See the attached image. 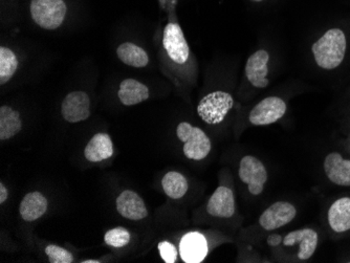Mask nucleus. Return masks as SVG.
<instances>
[{"mask_svg": "<svg viewBox=\"0 0 350 263\" xmlns=\"http://www.w3.org/2000/svg\"><path fill=\"white\" fill-rule=\"evenodd\" d=\"M347 39L341 29L334 27L312 44V53L317 66L326 70L339 68L345 58Z\"/></svg>", "mask_w": 350, "mask_h": 263, "instance_id": "f257e3e1", "label": "nucleus"}, {"mask_svg": "<svg viewBox=\"0 0 350 263\" xmlns=\"http://www.w3.org/2000/svg\"><path fill=\"white\" fill-rule=\"evenodd\" d=\"M176 135L180 142L184 143L183 152L189 160H204L211 151L209 137L202 129L192 126L190 123L182 122L178 124Z\"/></svg>", "mask_w": 350, "mask_h": 263, "instance_id": "f03ea898", "label": "nucleus"}, {"mask_svg": "<svg viewBox=\"0 0 350 263\" xmlns=\"http://www.w3.org/2000/svg\"><path fill=\"white\" fill-rule=\"evenodd\" d=\"M29 9L34 23L50 31L61 27L68 12L64 0H31Z\"/></svg>", "mask_w": 350, "mask_h": 263, "instance_id": "7ed1b4c3", "label": "nucleus"}, {"mask_svg": "<svg viewBox=\"0 0 350 263\" xmlns=\"http://www.w3.org/2000/svg\"><path fill=\"white\" fill-rule=\"evenodd\" d=\"M234 105L231 94L222 90L210 92L198 105V113L204 123L216 125L221 123Z\"/></svg>", "mask_w": 350, "mask_h": 263, "instance_id": "20e7f679", "label": "nucleus"}, {"mask_svg": "<svg viewBox=\"0 0 350 263\" xmlns=\"http://www.w3.org/2000/svg\"><path fill=\"white\" fill-rule=\"evenodd\" d=\"M288 106L284 100L272 96L254 106L249 115V121L254 126H265L276 123L284 117Z\"/></svg>", "mask_w": 350, "mask_h": 263, "instance_id": "39448f33", "label": "nucleus"}, {"mask_svg": "<svg viewBox=\"0 0 350 263\" xmlns=\"http://www.w3.org/2000/svg\"><path fill=\"white\" fill-rule=\"evenodd\" d=\"M163 45L169 58L174 64L183 66L189 60L190 49L182 27L178 23H169L165 27Z\"/></svg>", "mask_w": 350, "mask_h": 263, "instance_id": "423d86ee", "label": "nucleus"}, {"mask_svg": "<svg viewBox=\"0 0 350 263\" xmlns=\"http://www.w3.org/2000/svg\"><path fill=\"white\" fill-rule=\"evenodd\" d=\"M238 174L241 182L247 184L250 193L253 195L262 193L267 182V171L260 160L252 156L241 158Z\"/></svg>", "mask_w": 350, "mask_h": 263, "instance_id": "0eeeda50", "label": "nucleus"}, {"mask_svg": "<svg viewBox=\"0 0 350 263\" xmlns=\"http://www.w3.org/2000/svg\"><path fill=\"white\" fill-rule=\"evenodd\" d=\"M296 215L297 210L293 204L277 202L261 214L259 223L267 231H274L292 223Z\"/></svg>", "mask_w": 350, "mask_h": 263, "instance_id": "6e6552de", "label": "nucleus"}, {"mask_svg": "<svg viewBox=\"0 0 350 263\" xmlns=\"http://www.w3.org/2000/svg\"><path fill=\"white\" fill-rule=\"evenodd\" d=\"M63 119L70 123L85 121L90 115V99L84 92H72L62 102Z\"/></svg>", "mask_w": 350, "mask_h": 263, "instance_id": "1a4fd4ad", "label": "nucleus"}, {"mask_svg": "<svg viewBox=\"0 0 350 263\" xmlns=\"http://www.w3.org/2000/svg\"><path fill=\"white\" fill-rule=\"evenodd\" d=\"M319 243V235L314 230L306 227V229L296 230L291 232L283 238V245L285 247L298 245V258L300 260H308L317 251Z\"/></svg>", "mask_w": 350, "mask_h": 263, "instance_id": "9d476101", "label": "nucleus"}, {"mask_svg": "<svg viewBox=\"0 0 350 263\" xmlns=\"http://www.w3.org/2000/svg\"><path fill=\"white\" fill-rule=\"evenodd\" d=\"M269 54L265 50H259L252 54L245 64V76L250 83L257 88L269 86Z\"/></svg>", "mask_w": 350, "mask_h": 263, "instance_id": "9b49d317", "label": "nucleus"}, {"mask_svg": "<svg viewBox=\"0 0 350 263\" xmlns=\"http://www.w3.org/2000/svg\"><path fill=\"white\" fill-rule=\"evenodd\" d=\"M323 168L332 184L350 187V160L344 158L339 152H330L324 158Z\"/></svg>", "mask_w": 350, "mask_h": 263, "instance_id": "f8f14e48", "label": "nucleus"}, {"mask_svg": "<svg viewBox=\"0 0 350 263\" xmlns=\"http://www.w3.org/2000/svg\"><path fill=\"white\" fill-rule=\"evenodd\" d=\"M206 211L214 217H232L235 213V198L233 191L225 186L218 187L208 202Z\"/></svg>", "mask_w": 350, "mask_h": 263, "instance_id": "ddd939ff", "label": "nucleus"}, {"mask_svg": "<svg viewBox=\"0 0 350 263\" xmlns=\"http://www.w3.org/2000/svg\"><path fill=\"white\" fill-rule=\"evenodd\" d=\"M180 253L185 262H202L208 253L206 238L198 232L188 233L180 241Z\"/></svg>", "mask_w": 350, "mask_h": 263, "instance_id": "4468645a", "label": "nucleus"}, {"mask_svg": "<svg viewBox=\"0 0 350 263\" xmlns=\"http://www.w3.org/2000/svg\"><path fill=\"white\" fill-rule=\"evenodd\" d=\"M117 210L123 217L131 221H139L148 215L144 200L139 194L126 190L117 198Z\"/></svg>", "mask_w": 350, "mask_h": 263, "instance_id": "2eb2a0df", "label": "nucleus"}, {"mask_svg": "<svg viewBox=\"0 0 350 263\" xmlns=\"http://www.w3.org/2000/svg\"><path fill=\"white\" fill-rule=\"evenodd\" d=\"M328 223L336 233H345L350 230V197L335 200L328 209Z\"/></svg>", "mask_w": 350, "mask_h": 263, "instance_id": "dca6fc26", "label": "nucleus"}, {"mask_svg": "<svg viewBox=\"0 0 350 263\" xmlns=\"http://www.w3.org/2000/svg\"><path fill=\"white\" fill-rule=\"evenodd\" d=\"M113 154V141L106 133L94 135L84 150V156L90 162L97 163L111 158Z\"/></svg>", "mask_w": 350, "mask_h": 263, "instance_id": "f3484780", "label": "nucleus"}, {"mask_svg": "<svg viewBox=\"0 0 350 263\" xmlns=\"http://www.w3.org/2000/svg\"><path fill=\"white\" fill-rule=\"evenodd\" d=\"M120 101L126 106H133L146 101L149 98V89L145 84L135 79H125L120 85Z\"/></svg>", "mask_w": 350, "mask_h": 263, "instance_id": "a211bd4d", "label": "nucleus"}, {"mask_svg": "<svg viewBox=\"0 0 350 263\" xmlns=\"http://www.w3.org/2000/svg\"><path fill=\"white\" fill-rule=\"evenodd\" d=\"M49 203L40 192H31L23 197L19 208L21 217L27 221H34L40 219L46 212Z\"/></svg>", "mask_w": 350, "mask_h": 263, "instance_id": "6ab92c4d", "label": "nucleus"}, {"mask_svg": "<svg viewBox=\"0 0 350 263\" xmlns=\"http://www.w3.org/2000/svg\"><path fill=\"white\" fill-rule=\"evenodd\" d=\"M117 55L124 64L133 68H145L149 64L147 53L135 43H122L118 48Z\"/></svg>", "mask_w": 350, "mask_h": 263, "instance_id": "aec40b11", "label": "nucleus"}, {"mask_svg": "<svg viewBox=\"0 0 350 263\" xmlns=\"http://www.w3.org/2000/svg\"><path fill=\"white\" fill-rule=\"evenodd\" d=\"M23 128V122L18 111L10 106L0 108V140H9Z\"/></svg>", "mask_w": 350, "mask_h": 263, "instance_id": "412c9836", "label": "nucleus"}, {"mask_svg": "<svg viewBox=\"0 0 350 263\" xmlns=\"http://www.w3.org/2000/svg\"><path fill=\"white\" fill-rule=\"evenodd\" d=\"M163 189L172 199H180L188 191V180L180 172L170 171L163 178Z\"/></svg>", "mask_w": 350, "mask_h": 263, "instance_id": "4be33fe9", "label": "nucleus"}, {"mask_svg": "<svg viewBox=\"0 0 350 263\" xmlns=\"http://www.w3.org/2000/svg\"><path fill=\"white\" fill-rule=\"evenodd\" d=\"M18 68V60L13 51L1 46L0 48V84L7 83L15 74Z\"/></svg>", "mask_w": 350, "mask_h": 263, "instance_id": "5701e85b", "label": "nucleus"}, {"mask_svg": "<svg viewBox=\"0 0 350 263\" xmlns=\"http://www.w3.org/2000/svg\"><path fill=\"white\" fill-rule=\"evenodd\" d=\"M104 241L110 247H123L131 241V233L124 227H115L107 231Z\"/></svg>", "mask_w": 350, "mask_h": 263, "instance_id": "b1692460", "label": "nucleus"}, {"mask_svg": "<svg viewBox=\"0 0 350 263\" xmlns=\"http://www.w3.org/2000/svg\"><path fill=\"white\" fill-rule=\"evenodd\" d=\"M47 257L51 263H70L74 260V257L68 251L58 245H51L45 249Z\"/></svg>", "mask_w": 350, "mask_h": 263, "instance_id": "393cba45", "label": "nucleus"}, {"mask_svg": "<svg viewBox=\"0 0 350 263\" xmlns=\"http://www.w3.org/2000/svg\"><path fill=\"white\" fill-rule=\"evenodd\" d=\"M159 251H160L163 260L166 263H174L178 259L176 247L168 241H162L159 243Z\"/></svg>", "mask_w": 350, "mask_h": 263, "instance_id": "a878e982", "label": "nucleus"}, {"mask_svg": "<svg viewBox=\"0 0 350 263\" xmlns=\"http://www.w3.org/2000/svg\"><path fill=\"white\" fill-rule=\"evenodd\" d=\"M283 238L280 236V235H271L267 238V243H269L271 247H277V245H280L282 243Z\"/></svg>", "mask_w": 350, "mask_h": 263, "instance_id": "bb28decb", "label": "nucleus"}, {"mask_svg": "<svg viewBox=\"0 0 350 263\" xmlns=\"http://www.w3.org/2000/svg\"><path fill=\"white\" fill-rule=\"evenodd\" d=\"M8 195H9V194H8V190L5 184H0V204L5 203V200H7Z\"/></svg>", "mask_w": 350, "mask_h": 263, "instance_id": "cd10ccee", "label": "nucleus"}, {"mask_svg": "<svg viewBox=\"0 0 350 263\" xmlns=\"http://www.w3.org/2000/svg\"><path fill=\"white\" fill-rule=\"evenodd\" d=\"M99 260H86L83 261V263H99Z\"/></svg>", "mask_w": 350, "mask_h": 263, "instance_id": "c85d7f7f", "label": "nucleus"}, {"mask_svg": "<svg viewBox=\"0 0 350 263\" xmlns=\"http://www.w3.org/2000/svg\"><path fill=\"white\" fill-rule=\"evenodd\" d=\"M250 1H253V3H261V1H265V0H250Z\"/></svg>", "mask_w": 350, "mask_h": 263, "instance_id": "c756f323", "label": "nucleus"}]
</instances>
